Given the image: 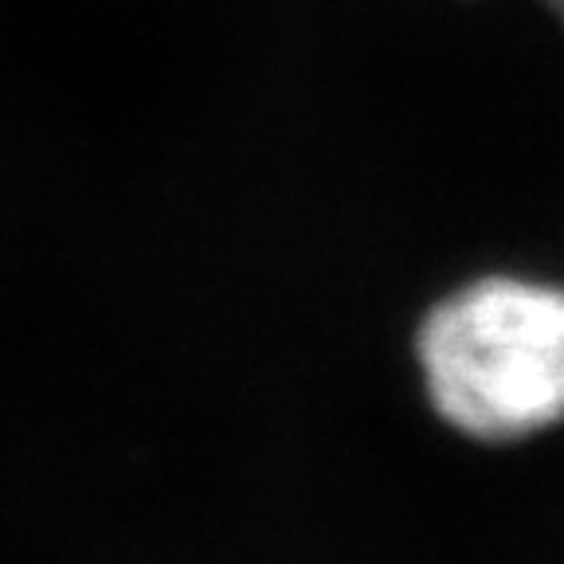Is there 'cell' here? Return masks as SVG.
<instances>
[{
    "mask_svg": "<svg viewBox=\"0 0 564 564\" xmlns=\"http://www.w3.org/2000/svg\"><path fill=\"white\" fill-rule=\"evenodd\" d=\"M432 412L463 440L525 443L564 427V286L486 274L443 294L415 329Z\"/></svg>",
    "mask_w": 564,
    "mask_h": 564,
    "instance_id": "obj_1",
    "label": "cell"
}]
</instances>
